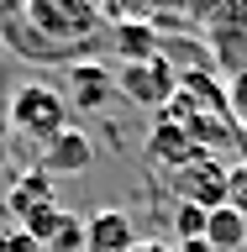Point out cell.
I'll list each match as a JSON object with an SVG mask.
<instances>
[{"mask_svg": "<svg viewBox=\"0 0 247 252\" xmlns=\"http://www.w3.org/2000/svg\"><path fill=\"white\" fill-rule=\"evenodd\" d=\"M21 16L37 37H47L58 47H110L100 0H21Z\"/></svg>", "mask_w": 247, "mask_h": 252, "instance_id": "cell-1", "label": "cell"}, {"mask_svg": "<svg viewBox=\"0 0 247 252\" xmlns=\"http://www.w3.org/2000/svg\"><path fill=\"white\" fill-rule=\"evenodd\" d=\"M11 131L47 147L58 131H69V94L53 90L47 79H27V84H16V94H11Z\"/></svg>", "mask_w": 247, "mask_h": 252, "instance_id": "cell-2", "label": "cell"}, {"mask_svg": "<svg viewBox=\"0 0 247 252\" xmlns=\"http://www.w3.org/2000/svg\"><path fill=\"white\" fill-rule=\"evenodd\" d=\"M116 94H126L132 105L163 116L174 105V94H179V63L169 53L153 63H116Z\"/></svg>", "mask_w": 247, "mask_h": 252, "instance_id": "cell-3", "label": "cell"}, {"mask_svg": "<svg viewBox=\"0 0 247 252\" xmlns=\"http://www.w3.org/2000/svg\"><path fill=\"white\" fill-rule=\"evenodd\" d=\"M200 37L211 47V68H221L226 79L247 74V0H226L200 27Z\"/></svg>", "mask_w": 247, "mask_h": 252, "instance_id": "cell-4", "label": "cell"}, {"mask_svg": "<svg viewBox=\"0 0 247 252\" xmlns=\"http://www.w3.org/2000/svg\"><path fill=\"white\" fill-rule=\"evenodd\" d=\"M226 184H232V168L221 163L216 153H200L195 163L169 173V189L179 205H195V210H221L226 205Z\"/></svg>", "mask_w": 247, "mask_h": 252, "instance_id": "cell-5", "label": "cell"}, {"mask_svg": "<svg viewBox=\"0 0 247 252\" xmlns=\"http://www.w3.org/2000/svg\"><path fill=\"white\" fill-rule=\"evenodd\" d=\"M106 5V27H132V21H142V27H158L163 37H169V27L189 32V16L179 0H100Z\"/></svg>", "mask_w": 247, "mask_h": 252, "instance_id": "cell-6", "label": "cell"}, {"mask_svg": "<svg viewBox=\"0 0 247 252\" xmlns=\"http://www.w3.org/2000/svg\"><path fill=\"white\" fill-rule=\"evenodd\" d=\"M69 90H74L79 110H106L110 94H116V63H106V58L74 63V68H69Z\"/></svg>", "mask_w": 247, "mask_h": 252, "instance_id": "cell-7", "label": "cell"}, {"mask_svg": "<svg viewBox=\"0 0 247 252\" xmlns=\"http://www.w3.org/2000/svg\"><path fill=\"white\" fill-rule=\"evenodd\" d=\"M90 163H95V147H90V137H84L79 126L58 131V137L42 147V173H53V179H74V173H84Z\"/></svg>", "mask_w": 247, "mask_h": 252, "instance_id": "cell-8", "label": "cell"}, {"mask_svg": "<svg viewBox=\"0 0 247 252\" xmlns=\"http://www.w3.org/2000/svg\"><path fill=\"white\" fill-rule=\"evenodd\" d=\"M132 247H137V231L126 210H95L84 220V252H132Z\"/></svg>", "mask_w": 247, "mask_h": 252, "instance_id": "cell-9", "label": "cell"}, {"mask_svg": "<svg viewBox=\"0 0 247 252\" xmlns=\"http://www.w3.org/2000/svg\"><path fill=\"white\" fill-rule=\"evenodd\" d=\"M195 158H200V147H195L169 116H158L153 137H147V163H158L163 173H174V168H184V163H195Z\"/></svg>", "mask_w": 247, "mask_h": 252, "instance_id": "cell-10", "label": "cell"}, {"mask_svg": "<svg viewBox=\"0 0 247 252\" xmlns=\"http://www.w3.org/2000/svg\"><path fill=\"white\" fill-rule=\"evenodd\" d=\"M110 53H116V63H153V58H163V32L142 27V21L110 27Z\"/></svg>", "mask_w": 247, "mask_h": 252, "instance_id": "cell-11", "label": "cell"}, {"mask_svg": "<svg viewBox=\"0 0 247 252\" xmlns=\"http://www.w3.org/2000/svg\"><path fill=\"white\" fill-rule=\"evenodd\" d=\"M47 200H53V173H42V168H27L11 189H5V210H11L16 220H27L32 210L47 205Z\"/></svg>", "mask_w": 247, "mask_h": 252, "instance_id": "cell-12", "label": "cell"}, {"mask_svg": "<svg viewBox=\"0 0 247 252\" xmlns=\"http://www.w3.org/2000/svg\"><path fill=\"white\" fill-rule=\"evenodd\" d=\"M205 242H211V252H247V216H237L232 205L211 210V220H205Z\"/></svg>", "mask_w": 247, "mask_h": 252, "instance_id": "cell-13", "label": "cell"}, {"mask_svg": "<svg viewBox=\"0 0 247 252\" xmlns=\"http://www.w3.org/2000/svg\"><path fill=\"white\" fill-rule=\"evenodd\" d=\"M63 220H69V210H63L58 200H47V205H37V210L21 220V231H27L32 242H42V247H47V242L58 236V226H63Z\"/></svg>", "mask_w": 247, "mask_h": 252, "instance_id": "cell-14", "label": "cell"}, {"mask_svg": "<svg viewBox=\"0 0 247 252\" xmlns=\"http://www.w3.org/2000/svg\"><path fill=\"white\" fill-rule=\"evenodd\" d=\"M226 100H232V121H237V153L247 163V74H237L226 84Z\"/></svg>", "mask_w": 247, "mask_h": 252, "instance_id": "cell-15", "label": "cell"}, {"mask_svg": "<svg viewBox=\"0 0 247 252\" xmlns=\"http://www.w3.org/2000/svg\"><path fill=\"white\" fill-rule=\"evenodd\" d=\"M205 220H211V210L179 205V210H174V236H179V242H195V236H205Z\"/></svg>", "mask_w": 247, "mask_h": 252, "instance_id": "cell-16", "label": "cell"}, {"mask_svg": "<svg viewBox=\"0 0 247 252\" xmlns=\"http://www.w3.org/2000/svg\"><path fill=\"white\" fill-rule=\"evenodd\" d=\"M47 252H84V220L69 216V220L58 226V236L47 242Z\"/></svg>", "mask_w": 247, "mask_h": 252, "instance_id": "cell-17", "label": "cell"}, {"mask_svg": "<svg viewBox=\"0 0 247 252\" xmlns=\"http://www.w3.org/2000/svg\"><path fill=\"white\" fill-rule=\"evenodd\" d=\"M226 205H232L237 216H247V163L232 168V184H226Z\"/></svg>", "mask_w": 247, "mask_h": 252, "instance_id": "cell-18", "label": "cell"}, {"mask_svg": "<svg viewBox=\"0 0 247 252\" xmlns=\"http://www.w3.org/2000/svg\"><path fill=\"white\" fill-rule=\"evenodd\" d=\"M179 5H184V16H189V32H200L205 21H211V16L226 5V0H179Z\"/></svg>", "mask_w": 247, "mask_h": 252, "instance_id": "cell-19", "label": "cell"}, {"mask_svg": "<svg viewBox=\"0 0 247 252\" xmlns=\"http://www.w3.org/2000/svg\"><path fill=\"white\" fill-rule=\"evenodd\" d=\"M0 252H47V247H42V242H32L21 226H5V231H0Z\"/></svg>", "mask_w": 247, "mask_h": 252, "instance_id": "cell-20", "label": "cell"}, {"mask_svg": "<svg viewBox=\"0 0 247 252\" xmlns=\"http://www.w3.org/2000/svg\"><path fill=\"white\" fill-rule=\"evenodd\" d=\"M5 158H11V100L0 94V168H5Z\"/></svg>", "mask_w": 247, "mask_h": 252, "instance_id": "cell-21", "label": "cell"}, {"mask_svg": "<svg viewBox=\"0 0 247 252\" xmlns=\"http://www.w3.org/2000/svg\"><path fill=\"white\" fill-rule=\"evenodd\" d=\"M174 252H211V242H205V236H195V242H179Z\"/></svg>", "mask_w": 247, "mask_h": 252, "instance_id": "cell-22", "label": "cell"}, {"mask_svg": "<svg viewBox=\"0 0 247 252\" xmlns=\"http://www.w3.org/2000/svg\"><path fill=\"white\" fill-rule=\"evenodd\" d=\"M132 252H174V247H163V242H137Z\"/></svg>", "mask_w": 247, "mask_h": 252, "instance_id": "cell-23", "label": "cell"}, {"mask_svg": "<svg viewBox=\"0 0 247 252\" xmlns=\"http://www.w3.org/2000/svg\"><path fill=\"white\" fill-rule=\"evenodd\" d=\"M11 5H16V0H0V16H5V11H11Z\"/></svg>", "mask_w": 247, "mask_h": 252, "instance_id": "cell-24", "label": "cell"}]
</instances>
